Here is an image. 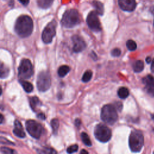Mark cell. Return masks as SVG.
<instances>
[{
	"mask_svg": "<svg viewBox=\"0 0 154 154\" xmlns=\"http://www.w3.org/2000/svg\"><path fill=\"white\" fill-rule=\"evenodd\" d=\"M70 71V67L68 66L63 65L60 66L58 69V75L60 77L65 76Z\"/></svg>",
	"mask_w": 154,
	"mask_h": 154,
	"instance_id": "ac0fdd59",
	"label": "cell"
},
{
	"mask_svg": "<svg viewBox=\"0 0 154 154\" xmlns=\"http://www.w3.org/2000/svg\"><path fill=\"white\" fill-rule=\"evenodd\" d=\"M42 153L43 154H57V152L54 149L47 147L42 150Z\"/></svg>",
	"mask_w": 154,
	"mask_h": 154,
	"instance_id": "83f0119b",
	"label": "cell"
},
{
	"mask_svg": "<svg viewBox=\"0 0 154 154\" xmlns=\"http://www.w3.org/2000/svg\"><path fill=\"white\" fill-rule=\"evenodd\" d=\"M143 82L147 93L151 96H154V78L152 75H147L143 78Z\"/></svg>",
	"mask_w": 154,
	"mask_h": 154,
	"instance_id": "7c38bea8",
	"label": "cell"
},
{
	"mask_svg": "<svg viewBox=\"0 0 154 154\" xmlns=\"http://www.w3.org/2000/svg\"><path fill=\"white\" fill-rule=\"evenodd\" d=\"M16 34L22 38L29 37L33 30L32 19L27 15H22L17 18L14 25Z\"/></svg>",
	"mask_w": 154,
	"mask_h": 154,
	"instance_id": "6da1fadb",
	"label": "cell"
},
{
	"mask_svg": "<svg viewBox=\"0 0 154 154\" xmlns=\"http://www.w3.org/2000/svg\"><path fill=\"white\" fill-rule=\"evenodd\" d=\"M40 119H42V120H45L46 117H45V115L43 114V113H40L38 114V116H37Z\"/></svg>",
	"mask_w": 154,
	"mask_h": 154,
	"instance_id": "836d02e7",
	"label": "cell"
},
{
	"mask_svg": "<svg viewBox=\"0 0 154 154\" xmlns=\"http://www.w3.org/2000/svg\"><path fill=\"white\" fill-rule=\"evenodd\" d=\"M117 94H118V96L120 98L125 99L129 96V90L127 88L122 87H120L119 89V90L117 91Z\"/></svg>",
	"mask_w": 154,
	"mask_h": 154,
	"instance_id": "ffe728a7",
	"label": "cell"
},
{
	"mask_svg": "<svg viewBox=\"0 0 154 154\" xmlns=\"http://www.w3.org/2000/svg\"><path fill=\"white\" fill-rule=\"evenodd\" d=\"M120 8L125 11L131 12L136 7L135 0H118Z\"/></svg>",
	"mask_w": 154,
	"mask_h": 154,
	"instance_id": "4fadbf2b",
	"label": "cell"
},
{
	"mask_svg": "<svg viewBox=\"0 0 154 154\" xmlns=\"http://www.w3.org/2000/svg\"><path fill=\"white\" fill-rule=\"evenodd\" d=\"M78 149V146L77 144H73L67 147V152L69 154H72L73 153L76 152Z\"/></svg>",
	"mask_w": 154,
	"mask_h": 154,
	"instance_id": "4316f807",
	"label": "cell"
},
{
	"mask_svg": "<svg viewBox=\"0 0 154 154\" xmlns=\"http://www.w3.org/2000/svg\"><path fill=\"white\" fill-rule=\"evenodd\" d=\"M86 21L88 27L93 31L97 32L101 31V25L98 14L96 11H92L88 14Z\"/></svg>",
	"mask_w": 154,
	"mask_h": 154,
	"instance_id": "30bf717a",
	"label": "cell"
},
{
	"mask_svg": "<svg viewBox=\"0 0 154 154\" xmlns=\"http://www.w3.org/2000/svg\"><path fill=\"white\" fill-rule=\"evenodd\" d=\"M153 154H154V152H153Z\"/></svg>",
	"mask_w": 154,
	"mask_h": 154,
	"instance_id": "b9f144b4",
	"label": "cell"
},
{
	"mask_svg": "<svg viewBox=\"0 0 154 154\" xmlns=\"http://www.w3.org/2000/svg\"><path fill=\"white\" fill-rule=\"evenodd\" d=\"M19 1L23 5H27L29 2V0H19Z\"/></svg>",
	"mask_w": 154,
	"mask_h": 154,
	"instance_id": "1f68e13d",
	"label": "cell"
},
{
	"mask_svg": "<svg viewBox=\"0 0 154 154\" xmlns=\"http://www.w3.org/2000/svg\"><path fill=\"white\" fill-rule=\"evenodd\" d=\"M53 2L54 0H37V5L42 8L46 9L52 5Z\"/></svg>",
	"mask_w": 154,
	"mask_h": 154,
	"instance_id": "2e32d148",
	"label": "cell"
},
{
	"mask_svg": "<svg viewBox=\"0 0 154 154\" xmlns=\"http://www.w3.org/2000/svg\"><path fill=\"white\" fill-rule=\"evenodd\" d=\"M73 48L72 49L75 52H80L86 47V44L82 37L78 35H75L72 37Z\"/></svg>",
	"mask_w": 154,
	"mask_h": 154,
	"instance_id": "8fae6325",
	"label": "cell"
},
{
	"mask_svg": "<svg viewBox=\"0 0 154 154\" xmlns=\"http://www.w3.org/2000/svg\"><path fill=\"white\" fill-rule=\"evenodd\" d=\"M150 69H151V71L153 73H154V59L152 60V65H151V67H150Z\"/></svg>",
	"mask_w": 154,
	"mask_h": 154,
	"instance_id": "e575fe53",
	"label": "cell"
},
{
	"mask_svg": "<svg viewBox=\"0 0 154 154\" xmlns=\"http://www.w3.org/2000/svg\"><path fill=\"white\" fill-rule=\"evenodd\" d=\"M111 54L113 57H119L121 54V51L119 48H114L112 50Z\"/></svg>",
	"mask_w": 154,
	"mask_h": 154,
	"instance_id": "f546056e",
	"label": "cell"
},
{
	"mask_svg": "<svg viewBox=\"0 0 154 154\" xmlns=\"http://www.w3.org/2000/svg\"><path fill=\"white\" fill-rule=\"evenodd\" d=\"M14 128L13 129L14 134L19 138H24L25 137V134L23 130V127L20 122L16 120L14 122Z\"/></svg>",
	"mask_w": 154,
	"mask_h": 154,
	"instance_id": "5bb4252c",
	"label": "cell"
},
{
	"mask_svg": "<svg viewBox=\"0 0 154 154\" xmlns=\"http://www.w3.org/2000/svg\"><path fill=\"white\" fill-rule=\"evenodd\" d=\"M144 144V138L140 131L135 130L131 132L129 137V146L131 151L140 152Z\"/></svg>",
	"mask_w": 154,
	"mask_h": 154,
	"instance_id": "277c9868",
	"label": "cell"
},
{
	"mask_svg": "<svg viewBox=\"0 0 154 154\" xmlns=\"http://www.w3.org/2000/svg\"><path fill=\"white\" fill-rule=\"evenodd\" d=\"M79 154H88V152L87 150H85V149H82L81 150Z\"/></svg>",
	"mask_w": 154,
	"mask_h": 154,
	"instance_id": "8d00e7d4",
	"label": "cell"
},
{
	"mask_svg": "<svg viewBox=\"0 0 154 154\" xmlns=\"http://www.w3.org/2000/svg\"><path fill=\"white\" fill-rule=\"evenodd\" d=\"M81 139L82 142L87 146H91V142L90 141V139L88 137V135H87V133L85 132H82L81 134Z\"/></svg>",
	"mask_w": 154,
	"mask_h": 154,
	"instance_id": "7402d4cb",
	"label": "cell"
},
{
	"mask_svg": "<svg viewBox=\"0 0 154 154\" xmlns=\"http://www.w3.org/2000/svg\"><path fill=\"white\" fill-rule=\"evenodd\" d=\"M92 78V72L90 70H87L83 75L82 78V81L84 82H87Z\"/></svg>",
	"mask_w": 154,
	"mask_h": 154,
	"instance_id": "d4e9b609",
	"label": "cell"
},
{
	"mask_svg": "<svg viewBox=\"0 0 154 154\" xmlns=\"http://www.w3.org/2000/svg\"><path fill=\"white\" fill-rule=\"evenodd\" d=\"M51 125L54 134H56L59 127V120L57 119H54L51 122Z\"/></svg>",
	"mask_w": 154,
	"mask_h": 154,
	"instance_id": "603a6c76",
	"label": "cell"
},
{
	"mask_svg": "<svg viewBox=\"0 0 154 154\" xmlns=\"http://www.w3.org/2000/svg\"><path fill=\"white\" fill-rule=\"evenodd\" d=\"M153 24H154V22H153Z\"/></svg>",
	"mask_w": 154,
	"mask_h": 154,
	"instance_id": "7bdbcfd3",
	"label": "cell"
},
{
	"mask_svg": "<svg viewBox=\"0 0 154 154\" xmlns=\"http://www.w3.org/2000/svg\"><path fill=\"white\" fill-rule=\"evenodd\" d=\"M80 22L79 15L75 9L67 10L63 14L61 20V25L66 28H72Z\"/></svg>",
	"mask_w": 154,
	"mask_h": 154,
	"instance_id": "7a4b0ae2",
	"label": "cell"
},
{
	"mask_svg": "<svg viewBox=\"0 0 154 154\" xmlns=\"http://www.w3.org/2000/svg\"><path fill=\"white\" fill-rule=\"evenodd\" d=\"M80 124H81V121H80V120L79 119H76V120H75V125L76 126H79V125H80Z\"/></svg>",
	"mask_w": 154,
	"mask_h": 154,
	"instance_id": "d590c367",
	"label": "cell"
},
{
	"mask_svg": "<svg viewBox=\"0 0 154 154\" xmlns=\"http://www.w3.org/2000/svg\"><path fill=\"white\" fill-rule=\"evenodd\" d=\"M151 117H152V119H153V120H154V114H152V116H151Z\"/></svg>",
	"mask_w": 154,
	"mask_h": 154,
	"instance_id": "60d3db41",
	"label": "cell"
},
{
	"mask_svg": "<svg viewBox=\"0 0 154 154\" xmlns=\"http://www.w3.org/2000/svg\"><path fill=\"white\" fill-rule=\"evenodd\" d=\"M150 12L154 15V5L150 8Z\"/></svg>",
	"mask_w": 154,
	"mask_h": 154,
	"instance_id": "f35d334b",
	"label": "cell"
},
{
	"mask_svg": "<svg viewBox=\"0 0 154 154\" xmlns=\"http://www.w3.org/2000/svg\"><path fill=\"white\" fill-rule=\"evenodd\" d=\"M92 4L93 5V7L95 8L96 9V11L97 13V14L99 15H102L104 11V8H103V4L98 1H93L92 2Z\"/></svg>",
	"mask_w": 154,
	"mask_h": 154,
	"instance_id": "9a60e30c",
	"label": "cell"
},
{
	"mask_svg": "<svg viewBox=\"0 0 154 154\" xmlns=\"http://www.w3.org/2000/svg\"><path fill=\"white\" fill-rule=\"evenodd\" d=\"M56 26L57 23L55 20H53L44 28L42 34V38L45 43L48 44L52 42L56 33Z\"/></svg>",
	"mask_w": 154,
	"mask_h": 154,
	"instance_id": "ba28073f",
	"label": "cell"
},
{
	"mask_svg": "<svg viewBox=\"0 0 154 154\" xmlns=\"http://www.w3.org/2000/svg\"><path fill=\"white\" fill-rule=\"evenodd\" d=\"M29 104L31 107V108L34 111L36 108V107L40 104V100L38 97L34 96L30 98L29 99Z\"/></svg>",
	"mask_w": 154,
	"mask_h": 154,
	"instance_id": "44dd1931",
	"label": "cell"
},
{
	"mask_svg": "<svg viewBox=\"0 0 154 154\" xmlns=\"http://www.w3.org/2000/svg\"><path fill=\"white\" fill-rule=\"evenodd\" d=\"M9 73V69L8 67H7L5 66H4L3 64H1V78H6Z\"/></svg>",
	"mask_w": 154,
	"mask_h": 154,
	"instance_id": "cb8c5ba5",
	"label": "cell"
},
{
	"mask_svg": "<svg viewBox=\"0 0 154 154\" xmlns=\"http://www.w3.org/2000/svg\"><path fill=\"white\" fill-rule=\"evenodd\" d=\"M94 134L97 140L103 143L108 141L111 138V131L110 129L103 124H99L96 126Z\"/></svg>",
	"mask_w": 154,
	"mask_h": 154,
	"instance_id": "8992f818",
	"label": "cell"
},
{
	"mask_svg": "<svg viewBox=\"0 0 154 154\" xmlns=\"http://www.w3.org/2000/svg\"><path fill=\"white\" fill-rule=\"evenodd\" d=\"M1 143H7L8 144H13V143H11L10 141H8L7 139H5V138H2V137H1Z\"/></svg>",
	"mask_w": 154,
	"mask_h": 154,
	"instance_id": "d6a6232c",
	"label": "cell"
},
{
	"mask_svg": "<svg viewBox=\"0 0 154 154\" xmlns=\"http://www.w3.org/2000/svg\"><path fill=\"white\" fill-rule=\"evenodd\" d=\"M0 117H1V119H0L1 123H2V122H3V119H4V117H3V116H2V114H1V115H0Z\"/></svg>",
	"mask_w": 154,
	"mask_h": 154,
	"instance_id": "ab89813d",
	"label": "cell"
},
{
	"mask_svg": "<svg viewBox=\"0 0 154 154\" xmlns=\"http://www.w3.org/2000/svg\"><path fill=\"white\" fill-rule=\"evenodd\" d=\"M34 70L32 63L28 59H23L18 68V76L20 79H28L33 75Z\"/></svg>",
	"mask_w": 154,
	"mask_h": 154,
	"instance_id": "5b68a950",
	"label": "cell"
},
{
	"mask_svg": "<svg viewBox=\"0 0 154 154\" xmlns=\"http://www.w3.org/2000/svg\"><path fill=\"white\" fill-rule=\"evenodd\" d=\"M25 126L27 132L31 137L37 139L40 138L42 132V127L40 123L35 120H29L26 122Z\"/></svg>",
	"mask_w": 154,
	"mask_h": 154,
	"instance_id": "9c48e42d",
	"label": "cell"
},
{
	"mask_svg": "<svg viewBox=\"0 0 154 154\" xmlns=\"http://www.w3.org/2000/svg\"><path fill=\"white\" fill-rule=\"evenodd\" d=\"M1 152L4 153V154H13L14 153V150H12L11 149L5 147H2L1 148Z\"/></svg>",
	"mask_w": 154,
	"mask_h": 154,
	"instance_id": "f1b7e54d",
	"label": "cell"
},
{
	"mask_svg": "<svg viewBox=\"0 0 154 154\" xmlns=\"http://www.w3.org/2000/svg\"><path fill=\"white\" fill-rule=\"evenodd\" d=\"M133 69L135 72H140L144 69V63L141 60H137L133 64Z\"/></svg>",
	"mask_w": 154,
	"mask_h": 154,
	"instance_id": "d6986e66",
	"label": "cell"
},
{
	"mask_svg": "<svg viewBox=\"0 0 154 154\" xmlns=\"http://www.w3.org/2000/svg\"><path fill=\"white\" fill-rule=\"evenodd\" d=\"M21 85L22 86L23 88L26 93H30L33 90V86L31 84V83L25 81L23 79H20L19 81Z\"/></svg>",
	"mask_w": 154,
	"mask_h": 154,
	"instance_id": "e0dca14e",
	"label": "cell"
},
{
	"mask_svg": "<svg viewBox=\"0 0 154 154\" xmlns=\"http://www.w3.org/2000/svg\"><path fill=\"white\" fill-rule=\"evenodd\" d=\"M114 107L116 108V109H117V110H119V111H121L122 110V107H123V106H122V103H121V102H116L115 103H114Z\"/></svg>",
	"mask_w": 154,
	"mask_h": 154,
	"instance_id": "4dcf8cb0",
	"label": "cell"
},
{
	"mask_svg": "<svg viewBox=\"0 0 154 154\" xmlns=\"http://www.w3.org/2000/svg\"><path fill=\"white\" fill-rule=\"evenodd\" d=\"M126 46H127V48L131 51H135L137 49V44L132 40H129L127 41Z\"/></svg>",
	"mask_w": 154,
	"mask_h": 154,
	"instance_id": "484cf974",
	"label": "cell"
},
{
	"mask_svg": "<svg viewBox=\"0 0 154 154\" xmlns=\"http://www.w3.org/2000/svg\"><path fill=\"white\" fill-rule=\"evenodd\" d=\"M51 84V79L49 72L48 71L41 72L38 74L37 79L38 90L40 91H46L50 88Z\"/></svg>",
	"mask_w": 154,
	"mask_h": 154,
	"instance_id": "52a82bcc",
	"label": "cell"
},
{
	"mask_svg": "<svg viewBox=\"0 0 154 154\" xmlns=\"http://www.w3.org/2000/svg\"><path fill=\"white\" fill-rule=\"evenodd\" d=\"M100 117L105 123L113 125L118 119L117 109L112 105H105L102 108Z\"/></svg>",
	"mask_w": 154,
	"mask_h": 154,
	"instance_id": "3957f363",
	"label": "cell"
},
{
	"mask_svg": "<svg viewBox=\"0 0 154 154\" xmlns=\"http://www.w3.org/2000/svg\"><path fill=\"white\" fill-rule=\"evenodd\" d=\"M146 61L147 63H150L151 61H152V60H151V58L150 57H148L146 58Z\"/></svg>",
	"mask_w": 154,
	"mask_h": 154,
	"instance_id": "74e56055",
	"label": "cell"
}]
</instances>
